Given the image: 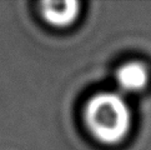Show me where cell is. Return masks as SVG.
<instances>
[{
    "mask_svg": "<svg viewBox=\"0 0 151 150\" xmlns=\"http://www.w3.org/2000/svg\"><path fill=\"white\" fill-rule=\"evenodd\" d=\"M85 121L91 134L104 144L122 141L131 126V111L121 95L100 93L85 108Z\"/></svg>",
    "mask_w": 151,
    "mask_h": 150,
    "instance_id": "cell-1",
    "label": "cell"
},
{
    "mask_svg": "<svg viewBox=\"0 0 151 150\" xmlns=\"http://www.w3.org/2000/svg\"><path fill=\"white\" fill-rule=\"evenodd\" d=\"M80 4L75 0L41 3V15L47 23L58 28L73 24L80 13Z\"/></svg>",
    "mask_w": 151,
    "mask_h": 150,
    "instance_id": "cell-2",
    "label": "cell"
},
{
    "mask_svg": "<svg viewBox=\"0 0 151 150\" xmlns=\"http://www.w3.org/2000/svg\"><path fill=\"white\" fill-rule=\"evenodd\" d=\"M116 83L124 92H141L149 83L147 69L144 64L137 61L126 63L116 71Z\"/></svg>",
    "mask_w": 151,
    "mask_h": 150,
    "instance_id": "cell-3",
    "label": "cell"
}]
</instances>
